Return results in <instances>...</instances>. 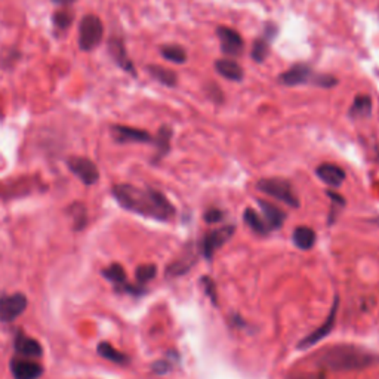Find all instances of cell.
Here are the masks:
<instances>
[{"label":"cell","mask_w":379,"mask_h":379,"mask_svg":"<svg viewBox=\"0 0 379 379\" xmlns=\"http://www.w3.org/2000/svg\"><path fill=\"white\" fill-rule=\"evenodd\" d=\"M117 203L132 214L156 221H169L175 215L174 205L166 195L153 188H141L131 184H117L113 187Z\"/></svg>","instance_id":"cell-1"},{"label":"cell","mask_w":379,"mask_h":379,"mask_svg":"<svg viewBox=\"0 0 379 379\" xmlns=\"http://www.w3.org/2000/svg\"><path fill=\"white\" fill-rule=\"evenodd\" d=\"M378 361V357L361 347L340 344L328 347L313 357V366L329 372H349L368 369Z\"/></svg>","instance_id":"cell-2"},{"label":"cell","mask_w":379,"mask_h":379,"mask_svg":"<svg viewBox=\"0 0 379 379\" xmlns=\"http://www.w3.org/2000/svg\"><path fill=\"white\" fill-rule=\"evenodd\" d=\"M257 188L271 198L283 202L290 207H300V199L288 179L283 178H264L257 182Z\"/></svg>","instance_id":"cell-3"},{"label":"cell","mask_w":379,"mask_h":379,"mask_svg":"<svg viewBox=\"0 0 379 379\" xmlns=\"http://www.w3.org/2000/svg\"><path fill=\"white\" fill-rule=\"evenodd\" d=\"M104 37V25L100 17L89 13L83 17L79 25V46L82 51L89 52L94 51L103 41Z\"/></svg>","instance_id":"cell-4"},{"label":"cell","mask_w":379,"mask_h":379,"mask_svg":"<svg viewBox=\"0 0 379 379\" xmlns=\"http://www.w3.org/2000/svg\"><path fill=\"white\" fill-rule=\"evenodd\" d=\"M338 308H340V300L338 297H335V301L332 304V308L329 311V316L326 317V320L321 323V325L313 330L311 333H308L305 338L301 340V342L298 344L300 349H308L314 347L316 344H319L321 340H325L326 336L333 330L335 328V321H336V314H338Z\"/></svg>","instance_id":"cell-5"},{"label":"cell","mask_w":379,"mask_h":379,"mask_svg":"<svg viewBox=\"0 0 379 379\" xmlns=\"http://www.w3.org/2000/svg\"><path fill=\"white\" fill-rule=\"evenodd\" d=\"M68 169L72 171L73 175H76L85 186H94L100 179V171L98 166L88 158L75 156L67 160Z\"/></svg>","instance_id":"cell-6"},{"label":"cell","mask_w":379,"mask_h":379,"mask_svg":"<svg viewBox=\"0 0 379 379\" xmlns=\"http://www.w3.org/2000/svg\"><path fill=\"white\" fill-rule=\"evenodd\" d=\"M217 36L221 41V51L229 57L234 58L243 53L245 40L237 30L227 25H219L217 27Z\"/></svg>","instance_id":"cell-7"},{"label":"cell","mask_w":379,"mask_h":379,"mask_svg":"<svg viewBox=\"0 0 379 379\" xmlns=\"http://www.w3.org/2000/svg\"><path fill=\"white\" fill-rule=\"evenodd\" d=\"M27 308V298L23 293H12L0 297V321H15Z\"/></svg>","instance_id":"cell-8"},{"label":"cell","mask_w":379,"mask_h":379,"mask_svg":"<svg viewBox=\"0 0 379 379\" xmlns=\"http://www.w3.org/2000/svg\"><path fill=\"white\" fill-rule=\"evenodd\" d=\"M314 72L313 68L305 64V63H298L289 67L286 72H283L277 77L280 85L283 86H301L305 85V83H313L314 79Z\"/></svg>","instance_id":"cell-9"},{"label":"cell","mask_w":379,"mask_h":379,"mask_svg":"<svg viewBox=\"0 0 379 379\" xmlns=\"http://www.w3.org/2000/svg\"><path fill=\"white\" fill-rule=\"evenodd\" d=\"M11 372L13 379H39L44 375V366L34 359L17 356L11 360Z\"/></svg>","instance_id":"cell-10"},{"label":"cell","mask_w":379,"mask_h":379,"mask_svg":"<svg viewBox=\"0 0 379 379\" xmlns=\"http://www.w3.org/2000/svg\"><path fill=\"white\" fill-rule=\"evenodd\" d=\"M233 234H234V227L233 226H226V227H221L218 230L207 233L203 237V242H202L203 255L206 258H212L215 252L219 248H222L224 245H226L230 240Z\"/></svg>","instance_id":"cell-11"},{"label":"cell","mask_w":379,"mask_h":379,"mask_svg":"<svg viewBox=\"0 0 379 379\" xmlns=\"http://www.w3.org/2000/svg\"><path fill=\"white\" fill-rule=\"evenodd\" d=\"M111 135L119 144H128V143H139V144H148L153 143L154 138L144 129L131 128V126L115 124L111 128Z\"/></svg>","instance_id":"cell-12"},{"label":"cell","mask_w":379,"mask_h":379,"mask_svg":"<svg viewBox=\"0 0 379 379\" xmlns=\"http://www.w3.org/2000/svg\"><path fill=\"white\" fill-rule=\"evenodd\" d=\"M108 51H110L111 58L116 61V64L122 70H124L126 73H129L134 77H136V68H135L134 63L131 61L128 51H126L123 40L120 37H111L108 40Z\"/></svg>","instance_id":"cell-13"},{"label":"cell","mask_w":379,"mask_h":379,"mask_svg":"<svg viewBox=\"0 0 379 379\" xmlns=\"http://www.w3.org/2000/svg\"><path fill=\"white\" fill-rule=\"evenodd\" d=\"M103 276L115 285V288L119 292H128V293H141L144 289L136 288L134 285L128 283V278H126V273L123 270V266L120 264H111L110 266L103 271Z\"/></svg>","instance_id":"cell-14"},{"label":"cell","mask_w":379,"mask_h":379,"mask_svg":"<svg viewBox=\"0 0 379 379\" xmlns=\"http://www.w3.org/2000/svg\"><path fill=\"white\" fill-rule=\"evenodd\" d=\"M13 347H15V353L20 357L39 359L44 356V348H41L40 342L37 340L30 338L29 335H25L23 332H17L15 341H13Z\"/></svg>","instance_id":"cell-15"},{"label":"cell","mask_w":379,"mask_h":379,"mask_svg":"<svg viewBox=\"0 0 379 379\" xmlns=\"http://www.w3.org/2000/svg\"><path fill=\"white\" fill-rule=\"evenodd\" d=\"M316 175L329 187H340L345 181V172L341 166L335 163H321L317 166Z\"/></svg>","instance_id":"cell-16"},{"label":"cell","mask_w":379,"mask_h":379,"mask_svg":"<svg viewBox=\"0 0 379 379\" xmlns=\"http://www.w3.org/2000/svg\"><path fill=\"white\" fill-rule=\"evenodd\" d=\"M215 70L219 76L231 82H242L245 77L243 68L233 58H221L215 61Z\"/></svg>","instance_id":"cell-17"},{"label":"cell","mask_w":379,"mask_h":379,"mask_svg":"<svg viewBox=\"0 0 379 379\" xmlns=\"http://www.w3.org/2000/svg\"><path fill=\"white\" fill-rule=\"evenodd\" d=\"M258 205L261 206L264 219H265L266 224H269L270 230L282 229L283 222L286 219V214L283 212V210L280 207H277V206H274V205H271L270 202H265V200H258Z\"/></svg>","instance_id":"cell-18"},{"label":"cell","mask_w":379,"mask_h":379,"mask_svg":"<svg viewBox=\"0 0 379 379\" xmlns=\"http://www.w3.org/2000/svg\"><path fill=\"white\" fill-rule=\"evenodd\" d=\"M372 111H373L372 98L366 94H359L348 110V116L351 119H368L372 116Z\"/></svg>","instance_id":"cell-19"},{"label":"cell","mask_w":379,"mask_h":379,"mask_svg":"<svg viewBox=\"0 0 379 379\" xmlns=\"http://www.w3.org/2000/svg\"><path fill=\"white\" fill-rule=\"evenodd\" d=\"M195 261V257H194V252H191L190 249H187V252L184 255H181L176 261H174L169 266H167L166 270V276L167 277H178V276H182L188 273V270L193 266Z\"/></svg>","instance_id":"cell-20"},{"label":"cell","mask_w":379,"mask_h":379,"mask_svg":"<svg viewBox=\"0 0 379 379\" xmlns=\"http://www.w3.org/2000/svg\"><path fill=\"white\" fill-rule=\"evenodd\" d=\"M147 72L150 73V76L154 80H158L159 83H162L163 86H167V88H175L176 86L178 75L175 72H172V70L165 68L162 65H148Z\"/></svg>","instance_id":"cell-21"},{"label":"cell","mask_w":379,"mask_h":379,"mask_svg":"<svg viewBox=\"0 0 379 379\" xmlns=\"http://www.w3.org/2000/svg\"><path fill=\"white\" fill-rule=\"evenodd\" d=\"M292 240L298 249L310 250L316 245V233L310 227H297L292 234Z\"/></svg>","instance_id":"cell-22"},{"label":"cell","mask_w":379,"mask_h":379,"mask_svg":"<svg viewBox=\"0 0 379 379\" xmlns=\"http://www.w3.org/2000/svg\"><path fill=\"white\" fill-rule=\"evenodd\" d=\"M171 138H172V129L169 126H162L158 132V136L154 138V146L158 148L156 158H154V162L160 160L162 158H165L167 153L171 150Z\"/></svg>","instance_id":"cell-23"},{"label":"cell","mask_w":379,"mask_h":379,"mask_svg":"<svg viewBox=\"0 0 379 379\" xmlns=\"http://www.w3.org/2000/svg\"><path fill=\"white\" fill-rule=\"evenodd\" d=\"M96 351H98V354H100L103 359H105V360H108L111 363L120 364V366L129 364V361H131L128 356L123 354L122 351L116 349L110 342H101L100 345L96 347Z\"/></svg>","instance_id":"cell-24"},{"label":"cell","mask_w":379,"mask_h":379,"mask_svg":"<svg viewBox=\"0 0 379 379\" xmlns=\"http://www.w3.org/2000/svg\"><path fill=\"white\" fill-rule=\"evenodd\" d=\"M243 218H245L248 226L250 227V230L254 231V233H257V234H262L264 236V234H269L271 231L270 227H269V224L265 222L264 217H261L259 214H257L254 209L248 207L245 210V217Z\"/></svg>","instance_id":"cell-25"},{"label":"cell","mask_w":379,"mask_h":379,"mask_svg":"<svg viewBox=\"0 0 379 379\" xmlns=\"http://www.w3.org/2000/svg\"><path fill=\"white\" fill-rule=\"evenodd\" d=\"M160 53L166 61L174 64H184L188 58L186 48H182L181 45H163L160 46Z\"/></svg>","instance_id":"cell-26"},{"label":"cell","mask_w":379,"mask_h":379,"mask_svg":"<svg viewBox=\"0 0 379 379\" xmlns=\"http://www.w3.org/2000/svg\"><path fill=\"white\" fill-rule=\"evenodd\" d=\"M270 44H271V40L265 39L264 36L257 39L254 44H252V49H250L252 60L258 64L264 63L270 53Z\"/></svg>","instance_id":"cell-27"},{"label":"cell","mask_w":379,"mask_h":379,"mask_svg":"<svg viewBox=\"0 0 379 379\" xmlns=\"http://www.w3.org/2000/svg\"><path fill=\"white\" fill-rule=\"evenodd\" d=\"M70 214H72V218L75 221V229L76 230H80L85 227L86 224V207L83 206L82 203H73L72 206H70Z\"/></svg>","instance_id":"cell-28"},{"label":"cell","mask_w":379,"mask_h":379,"mask_svg":"<svg viewBox=\"0 0 379 379\" xmlns=\"http://www.w3.org/2000/svg\"><path fill=\"white\" fill-rule=\"evenodd\" d=\"M52 21H53V25L57 27V29L65 30L73 23V13L70 11H67V9H60V11H57L53 13Z\"/></svg>","instance_id":"cell-29"},{"label":"cell","mask_w":379,"mask_h":379,"mask_svg":"<svg viewBox=\"0 0 379 379\" xmlns=\"http://www.w3.org/2000/svg\"><path fill=\"white\" fill-rule=\"evenodd\" d=\"M158 273V269H156V265H153V264H146V265H139L138 269H136V282L139 285H144L147 282H150V280L154 278V276H156Z\"/></svg>","instance_id":"cell-30"},{"label":"cell","mask_w":379,"mask_h":379,"mask_svg":"<svg viewBox=\"0 0 379 379\" xmlns=\"http://www.w3.org/2000/svg\"><path fill=\"white\" fill-rule=\"evenodd\" d=\"M338 83L340 80L332 75H314V79H313V85L320 86V88H326V89L335 88Z\"/></svg>","instance_id":"cell-31"},{"label":"cell","mask_w":379,"mask_h":379,"mask_svg":"<svg viewBox=\"0 0 379 379\" xmlns=\"http://www.w3.org/2000/svg\"><path fill=\"white\" fill-rule=\"evenodd\" d=\"M205 92L209 100H212L215 104H221L224 101V92L214 82L207 83V85L205 86Z\"/></svg>","instance_id":"cell-32"},{"label":"cell","mask_w":379,"mask_h":379,"mask_svg":"<svg viewBox=\"0 0 379 379\" xmlns=\"http://www.w3.org/2000/svg\"><path fill=\"white\" fill-rule=\"evenodd\" d=\"M172 369V364L169 363V360H159L153 364V371L156 372L158 375H165L166 372H169Z\"/></svg>","instance_id":"cell-33"},{"label":"cell","mask_w":379,"mask_h":379,"mask_svg":"<svg viewBox=\"0 0 379 379\" xmlns=\"http://www.w3.org/2000/svg\"><path fill=\"white\" fill-rule=\"evenodd\" d=\"M222 218H224V214L218 209H209L205 214L206 222H218V221H222Z\"/></svg>","instance_id":"cell-34"},{"label":"cell","mask_w":379,"mask_h":379,"mask_svg":"<svg viewBox=\"0 0 379 379\" xmlns=\"http://www.w3.org/2000/svg\"><path fill=\"white\" fill-rule=\"evenodd\" d=\"M292 379H325L321 375H311V373H302L298 376H293Z\"/></svg>","instance_id":"cell-35"},{"label":"cell","mask_w":379,"mask_h":379,"mask_svg":"<svg viewBox=\"0 0 379 379\" xmlns=\"http://www.w3.org/2000/svg\"><path fill=\"white\" fill-rule=\"evenodd\" d=\"M52 2H53L55 5H60V6H68V5L75 4L76 0H52Z\"/></svg>","instance_id":"cell-36"}]
</instances>
